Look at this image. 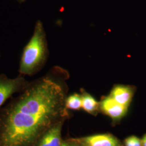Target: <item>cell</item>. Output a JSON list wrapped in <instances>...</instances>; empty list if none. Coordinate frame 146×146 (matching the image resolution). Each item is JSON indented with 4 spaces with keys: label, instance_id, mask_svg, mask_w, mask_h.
<instances>
[{
    "label": "cell",
    "instance_id": "12",
    "mask_svg": "<svg viewBox=\"0 0 146 146\" xmlns=\"http://www.w3.org/2000/svg\"><path fill=\"white\" fill-rule=\"evenodd\" d=\"M141 141H142V146H146V134H145L143 137V139Z\"/></svg>",
    "mask_w": 146,
    "mask_h": 146
},
{
    "label": "cell",
    "instance_id": "2",
    "mask_svg": "<svg viewBox=\"0 0 146 146\" xmlns=\"http://www.w3.org/2000/svg\"><path fill=\"white\" fill-rule=\"evenodd\" d=\"M48 55L46 31L42 22L37 20L31 38L22 54L19 74L24 76H31L39 72L47 62Z\"/></svg>",
    "mask_w": 146,
    "mask_h": 146
},
{
    "label": "cell",
    "instance_id": "8",
    "mask_svg": "<svg viewBox=\"0 0 146 146\" xmlns=\"http://www.w3.org/2000/svg\"><path fill=\"white\" fill-rule=\"evenodd\" d=\"M82 96V108L86 112L93 113L98 110L99 107L98 102L90 94L84 93Z\"/></svg>",
    "mask_w": 146,
    "mask_h": 146
},
{
    "label": "cell",
    "instance_id": "3",
    "mask_svg": "<svg viewBox=\"0 0 146 146\" xmlns=\"http://www.w3.org/2000/svg\"><path fill=\"white\" fill-rule=\"evenodd\" d=\"M24 76L19 75L15 78H8L4 74H0V108L5 102L15 94H19L29 84Z\"/></svg>",
    "mask_w": 146,
    "mask_h": 146
},
{
    "label": "cell",
    "instance_id": "7",
    "mask_svg": "<svg viewBox=\"0 0 146 146\" xmlns=\"http://www.w3.org/2000/svg\"><path fill=\"white\" fill-rule=\"evenodd\" d=\"M83 142L89 146H120L118 140L108 134H100L86 137Z\"/></svg>",
    "mask_w": 146,
    "mask_h": 146
},
{
    "label": "cell",
    "instance_id": "10",
    "mask_svg": "<svg viewBox=\"0 0 146 146\" xmlns=\"http://www.w3.org/2000/svg\"><path fill=\"white\" fill-rule=\"evenodd\" d=\"M125 146H142V141L135 136L127 137L125 141Z\"/></svg>",
    "mask_w": 146,
    "mask_h": 146
},
{
    "label": "cell",
    "instance_id": "14",
    "mask_svg": "<svg viewBox=\"0 0 146 146\" xmlns=\"http://www.w3.org/2000/svg\"><path fill=\"white\" fill-rule=\"evenodd\" d=\"M16 1H17L19 2H23L26 1V0H16Z\"/></svg>",
    "mask_w": 146,
    "mask_h": 146
},
{
    "label": "cell",
    "instance_id": "5",
    "mask_svg": "<svg viewBox=\"0 0 146 146\" xmlns=\"http://www.w3.org/2000/svg\"><path fill=\"white\" fill-rule=\"evenodd\" d=\"M100 107L106 114L114 119H119L125 115L128 107L119 104L110 96L104 98L100 104Z\"/></svg>",
    "mask_w": 146,
    "mask_h": 146
},
{
    "label": "cell",
    "instance_id": "13",
    "mask_svg": "<svg viewBox=\"0 0 146 146\" xmlns=\"http://www.w3.org/2000/svg\"><path fill=\"white\" fill-rule=\"evenodd\" d=\"M81 146H89L88 145H87V144H86L85 143H84V142L82 143V144L81 145Z\"/></svg>",
    "mask_w": 146,
    "mask_h": 146
},
{
    "label": "cell",
    "instance_id": "11",
    "mask_svg": "<svg viewBox=\"0 0 146 146\" xmlns=\"http://www.w3.org/2000/svg\"><path fill=\"white\" fill-rule=\"evenodd\" d=\"M61 146H75L72 143L67 141H62Z\"/></svg>",
    "mask_w": 146,
    "mask_h": 146
},
{
    "label": "cell",
    "instance_id": "6",
    "mask_svg": "<svg viewBox=\"0 0 146 146\" xmlns=\"http://www.w3.org/2000/svg\"><path fill=\"white\" fill-rule=\"evenodd\" d=\"M134 93V89L131 86L117 85L112 89L110 96L119 104L128 107Z\"/></svg>",
    "mask_w": 146,
    "mask_h": 146
},
{
    "label": "cell",
    "instance_id": "9",
    "mask_svg": "<svg viewBox=\"0 0 146 146\" xmlns=\"http://www.w3.org/2000/svg\"><path fill=\"white\" fill-rule=\"evenodd\" d=\"M65 106L66 109L79 110L82 108V96L78 94H73L66 98Z\"/></svg>",
    "mask_w": 146,
    "mask_h": 146
},
{
    "label": "cell",
    "instance_id": "1",
    "mask_svg": "<svg viewBox=\"0 0 146 146\" xmlns=\"http://www.w3.org/2000/svg\"><path fill=\"white\" fill-rule=\"evenodd\" d=\"M67 72L54 67L0 108V146H36L52 125L64 120Z\"/></svg>",
    "mask_w": 146,
    "mask_h": 146
},
{
    "label": "cell",
    "instance_id": "4",
    "mask_svg": "<svg viewBox=\"0 0 146 146\" xmlns=\"http://www.w3.org/2000/svg\"><path fill=\"white\" fill-rule=\"evenodd\" d=\"M63 121L52 125L43 135L36 146H61L62 140L61 131Z\"/></svg>",
    "mask_w": 146,
    "mask_h": 146
}]
</instances>
